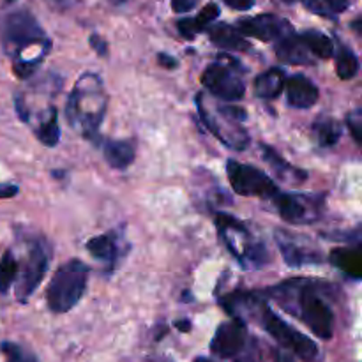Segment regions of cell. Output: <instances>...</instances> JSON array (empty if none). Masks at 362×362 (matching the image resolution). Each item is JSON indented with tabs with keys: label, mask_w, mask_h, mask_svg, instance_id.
Here are the masks:
<instances>
[{
	"label": "cell",
	"mask_w": 362,
	"mask_h": 362,
	"mask_svg": "<svg viewBox=\"0 0 362 362\" xmlns=\"http://www.w3.org/2000/svg\"><path fill=\"white\" fill-rule=\"evenodd\" d=\"M286 74L281 67H271L255 80V94L260 99H276L283 92Z\"/></svg>",
	"instance_id": "obj_18"
},
{
	"label": "cell",
	"mask_w": 362,
	"mask_h": 362,
	"mask_svg": "<svg viewBox=\"0 0 362 362\" xmlns=\"http://www.w3.org/2000/svg\"><path fill=\"white\" fill-rule=\"evenodd\" d=\"M90 269L81 260H67L52 276L46 290V304L49 311L60 315L73 310L83 297Z\"/></svg>",
	"instance_id": "obj_4"
},
{
	"label": "cell",
	"mask_w": 362,
	"mask_h": 362,
	"mask_svg": "<svg viewBox=\"0 0 362 362\" xmlns=\"http://www.w3.org/2000/svg\"><path fill=\"white\" fill-rule=\"evenodd\" d=\"M331 262L349 278H362V253L356 247H336L331 251Z\"/></svg>",
	"instance_id": "obj_19"
},
{
	"label": "cell",
	"mask_w": 362,
	"mask_h": 362,
	"mask_svg": "<svg viewBox=\"0 0 362 362\" xmlns=\"http://www.w3.org/2000/svg\"><path fill=\"white\" fill-rule=\"evenodd\" d=\"M247 341V329L246 322L233 318L232 322L221 324L216 331L214 338L211 341V350L214 356L221 359H232L239 356L244 350Z\"/></svg>",
	"instance_id": "obj_13"
},
{
	"label": "cell",
	"mask_w": 362,
	"mask_h": 362,
	"mask_svg": "<svg viewBox=\"0 0 362 362\" xmlns=\"http://www.w3.org/2000/svg\"><path fill=\"white\" fill-rule=\"evenodd\" d=\"M18 194V186H14V184H0V200L2 198H13Z\"/></svg>",
	"instance_id": "obj_36"
},
{
	"label": "cell",
	"mask_w": 362,
	"mask_h": 362,
	"mask_svg": "<svg viewBox=\"0 0 362 362\" xmlns=\"http://www.w3.org/2000/svg\"><path fill=\"white\" fill-rule=\"evenodd\" d=\"M197 6V0H172V9L175 13H187Z\"/></svg>",
	"instance_id": "obj_34"
},
{
	"label": "cell",
	"mask_w": 362,
	"mask_h": 362,
	"mask_svg": "<svg viewBox=\"0 0 362 362\" xmlns=\"http://www.w3.org/2000/svg\"><path fill=\"white\" fill-rule=\"evenodd\" d=\"M300 39L306 42L308 49L315 59H331L334 55V45L331 37L320 30H304L300 32Z\"/></svg>",
	"instance_id": "obj_23"
},
{
	"label": "cell",
	"mask_w": 362,
	"mask_h": 362,
	"mask_svg": "<svg viewBox=\"0 0 362 362\" xmlns=\"http://www.w3.org/2000/svg\"><path fill=\"white\" fill-rule=\"evenodd\" d=\"M230 64L232 66H228L226 60L219 57L218 62H212L211 66L205 67V71L202 73V83L207 88V92L223 101H239L246 94V85L233 67L239 62L232 59Z\"/></svg>",
	"instance_id": "obj_8"
},
{
	"label": "cell",
	"mask_w": 362,
	"mask_h": 362,
	"mask_svg": "<svg viewBox=\"0 0 362 362\" xmlns=\"http://www.w3.org/2000/svg\"><path fill=\"white\" fill-rule=\"evenodd\" d=\"M108 98L103 90L98 74L85 73L78 78L66 105V117L71 127L83 134L87 140H98L99 127L106 115Z\"/></svg>",
	"instance_id": "obj_2"
},
{
	"label": "cell",
	"mask_w": 362,
	"mask_h": 362,
	"mask_svg": "<svg viewBox=\"0 0 362 362\" xmlns=\"http://www.w3.org/2000/svg\"><path fill=\"white\" fill-rule=\"evenodd\" d=\"M271 200L278 209L279 218L285 219L286 223H293V225L313 221L320 214V198L318 197H304V194L279 191Z\"/></svg>",
	"instance_id": "obj_10"
},
{
	"label": "cell",
	"mask_w": 362,
	"mask_h": 362,
	"mask_svg": "<svg viewBox=\"0 0 362 362\" xmlns=\"http://www.w3.org/2000/svg\"><path fill=\"white\" fill-rule=\"evenodd\" d=\"M237 30L247 37L271 42L293 32V27L288 20L276 14H258V16L243 18L237 21Z\"/></svg>",
	"instance_id": "obj_11"
},
{
	"label": "cell",
	"mask_w": 362,
	"mask_h": 362,
	"mask_svg": "<svg viewBox=\"0 0 362 362\" xmlns=\"http://www.w3.org/2000/svg\"><path fill=\"white\" fill-rule=\"evenodd\" d=\"M274 357H276V362H293L292 356H288V354L281 352V350H279V352H276Z\"/></svg>",
	"instance_id": "obj_37"
},
{
	"label": "cell",
	"mask_w": 362,
	"mask_h": 362,
	"mask_svg": "<svg viewBox=\"0 0 362 362\" xmlns=\"http://www.w3.org/2000/svg\"><path fill=\"white\" fill-rule=\"evenodd\" d=\"M0 350H2V354L6 356V362H39L34 354L28 352L23 346L16 345V343L4 341L2 345H0Z\"/></svg>",
	"instance_id": "obj_27"
},
{
	"label": "cell",
	"mask_w": 362,
	"mask_h": 362,
	"mask_svg": "<svg viewBox=\"0 0 362 362\" xmlns=\"http://www.w3.org/2000/svg\"><path fill=\"white\" fill-rule=\"evenodd\" d=\"M49 265V250L41 239L32 240L28 246V255L25 258L23 271L16 285V299L20 303H27L41 281L45 279Z\"/></svg>",
	"instance_id": "obj_9"
},
{
	"label": "cell",
	"mask_w": 362,
	"mask_h": 362,
	"mask_svg": "<svg viewBox=\"0 0 362 362\" xmlns=\"http://www.w3.org/2000/svg\"><path fill=\"white\" fill-rule=\"evenodd\" d=\"M175 327L180 329V331H182V332H187L191 329V324L187 320H180V322H177Z\"/></svg>",
	"instance_id": "obj_38"
},
{
	"label": "cell",
	"mask_w": 362,
	"mask_h": 362,
	"mask_svg": "<svg viewBox=\"0 0 362 362\" xmlns=\"http://www.w3.org/2000/svg\"><path fill=\"white\" fill-rule=\"evenodd\" d=\"M262 148V158L265 159V161L269 163V165L272 166V168L278 172L279 177H292V180H304L308 179V173L303 172V170L296 168V166H292L290 163H286L285 159L281 158V156L278 154V152L274 151L272 147H269V145L262 144L260 145Z\"/></svg>",
	"instance_id": "obj_24"
},
{
	"label": "cell",
	"mask_w": 362,
	"mask_h": 362,
	"mask_svg": "<svg viewBox=\"0 0 362 362\" xmlns=\"http://www.w3.org/2000/svg\"><path fill=\"white\" fill-rule=\"evenodd\" d=\"M18 276V260L13 251H6L0 258V293H7Z\"/></svg>",
	"instance_id": "obj_26"
},
{
	"label": "cell",
	"mask_w": 362,
	"mask_h": 362,
	"mask_svg": "<svg viewBox=\"0 0 362 362\" xmlns=\"http://www.w3.org/2000/svg\"><path fill=\"white\" fill-rule=\"evenodd\" d=\"M226 175L232 189L240 197H262L271 200L274 194L279 193V187L267 173L235 159L226 161Z\"/></svg>",
	"instance_id": "obj_7"
},
{
	"label": "cell",
	"mask_w": 362,
	"mask_h": 362,
	"mask_svg": "<svg viewBox=\"0 0 362 362\" xmlns=\"http://www.w3.org/2000/svg\"><path fill=\"white\" fill-rule=\"evenodd\" d=\"M90 46L92 48L95 49V52H98V55L99 57H106L108 55V42L105 41V39L101 37V35H98V34H92L90 35Z\"/></svg>",
	"instance_id": "obj_31"
},
{
	"label": "cell",
	"mask_w": 362,
	"mask_h": 362,
	"mask_svg": "<svg viewBox=\"0 0 362 362\" xmlns=\"http://www.w3.org/2000/svg\"><path fill=\"white\" fill-rule=\"evenodd\" d=\"M325 283L308 278H293L269 290L283 310L296 315L322 339H331L334 331V313L324 299Z\"/></svg>",
	"instance_id": "obj_1"
},
{
	"label": "cell",
	"mask_w": 362,
	"mask_h": 362,
	"mask_svg": "<svg viewBox=\"0 0 362 362\" xmlns=\"http://www.w3.org/2000/svg\"><path fill=\"white\" fill-rule=\"evenodd\" d=\"M53 2H66V0H53Z\"/></svg>",
	"instance_id": "obj_40"
},
{
	"label": "cell",
	"mask_w": 362,
	"mask_h": 362,
	"mask_svg": "<svg viewBox=\"0 0 362 362\" xmlns=\"http://www.w3.org/2000/svg\"><path fill=\"white\" fill-rule=\"evenodd\" d=\"M207 28L211 42L218 48L226 49V52H247L251 48L250 42L244 39V35L233 25L218 23Z\"/></svg>",
	"instance_id": "obj_17"
},
{
	"label": "cell",
	"mask_w": 362,
	"mask_h": 362,
	"mask_svg": "<svg viewBox=\"0 0 362 362\" xmlns=\"http://www.w3.org/2000/svg\"><path fill=\"white\" fill-rule=\"evenodd\" d=\"M336 55V73L341 80H352L359 74L361 64L357 55L354 53L352 48L349 46H339L338 53Z\"/></svg>",
	"instance_id": "obj_25"
},
{
	"label": "cell",
	"mask_w": 362,
	"mask_h": 362,
	"mask_svg": "<svg viewBox=\"0 0 362 362\" xmlns=\"http://www.w3.org/2000/svg\"><path fill=\"white\" fill-rule=\"evenodd\" d=\"M274 49L276 57L283 64H292V66H311V64H315V57L308 49L306 42L296 32H290V34L278 39Z\"/></svg>",
	"instance_id": "obj_15"
},
{
	"label": "cell",
	"mask_w": 362,
	"mask_h": 362,
	"mask_svg": "<svg viewBox=\"0 0 362 362\" xmlns=\"http://www.w3.org/2000/svg\"><path fill=\"white\" fill-rule=\"evenodd\" d=\"M230 9L235 11H250L255 6V0H223Z\"/></svg>",
	"instance_id": "obj_32"
},
{
	"label": "cell",
	"mask_w": 362,
	"mask_h": 362,
	"mask_svg": "<svg viewBox=\"0 0 362 362\" xmlns=\"http://www.w3.org/2000/svg\"><path fill=\"white\" fill-rule=\"evenodd\" d=\"M197 108L204 126L232 151H244L250 145L251 138L243 127V122L247 119L244 108L233 105H216L209 106L205 94L197 95Z\"/></svg>",
	"instance_id": "obj_3"
},
{
	"label": "cell",
	"mask_w": 362,
	"mask_h": 362,
	"mask_svg": "<svg viewBox=\"0 0 362 362\" xmlns=\"http://www.w3.org/2000/svg\"><path fill=\"white\" fill-rule=\"evenodd\" d=\"M286 101L290 106L299 110H308L315 106L320 98V90L317 85L304 74H293L286 80Z\"/></svg>",
	"instance_id": "obj_14"
},
{
	"label": "cell",
	"mask_w": 362,
	"mask_h": 362,
	"mask_svg": "<svg viewBox=\"0 0 362 362\" xmlns=\"http://www.w3.org/2000/svg\"><path fill=\"white\" fill-rule=\"evenodd\" d=\"M346 122H349V129L352 131V136L354 140H356L357 145H361V140H362V112L359 108L354 110V112H350L349 115H346Z\"/></svg>",
	"instance_id": "obj_29"
},
{
	"label": "cell",
	"mask_w": 362,
	"mask_h": 362,
	"mask_svg": "<svg viewBox=\"0 0 362 362\" xmlns=\"http://www.w3.org/2000/svg\"><path fill=\"white\" fill-rule=\"evenodd\" d=\"M158 62H159V66L166 67V69H175V67L179 66V60H177L175 57L170 55V53H159Z\"/></svg>",
	"instance_id": "obj_35"
},
{
	"label": "cell",
	"mask_w": 362,
	"mask_h": 362,
	"mask_svg": "<svg viewBox=\"0 0 362 362\" xmlns=\"http://www.w3.org/2000/svg\"><path fill=\"white\" fill-rule=\"evenodd\" d=\"M2 41L13 60L21 59L30 48H52V41L46 37L39 21L28 11H14L7 14L2 23Z\"/></svg>",
	"instance_id": "obj_5"
},
{
	"label": "cell",
	"mask_w": 362,
	"mask_h": 362,
	"mask_svg": "<svg viewBox=\"0 0 362 362\" xmlns=\"http://www.w3.org/2000/svg\"><path fill=\"white\" fill-rule=\"evenodd\" d=\"M283 2H285V4H293V2H296V0H283Z\"/></svg>",
	"instance_id": "obj_39"
},
{
	"label": "cell",
	"mask_w": 362,
	"mask_h": 362,
	"mask_svg": "<svg viewBox=\"0 0 362 362\" xmlns=\"http://www.w3.org/2000/svg\"><path fill=\"white\" fill-rule=\"evenodd\" d=\"M324 4L332 11V13L339 14V13H343V11L349 9L350 0H324Z\"/></svg>",
	"instance_id": "obj_33"
},
{
	"label": "cell",
	"mask_w": 362,
	"mask_h": 362,
	"mask_svg": "<svg viewBox=\"0 0 362 362\" xmlns=\"http://www.w3.org/2000/svg\"><path fill=\"white\" fill-rule=\"evenodd\" d=\"M274 235L283 260L288 267H303V265L320 264L324 260L320 251L311 246L308 240L300 239V235H292L285 230H278Z\"/></svg>",
	"instance_id": "obj_12"
},
{
	"label": "cell",
	"mask_w": 362,
	"mask_h": 362,
	"mask_svg": "<svg viewBox=\"0 0 362 362\" xmlns=\"http://www.w3.org/2000/svg\"><path fill=\"white\" fill-rule=\"evenodd\" d=\"M313 136L320 147H334L341 138V126L336 119L331 117H320L313 124Z\"/></svg>",
	"instance_id": "obj_21"
},
{
	"label": "cell",
	"mask_w": 362,
	"mask_h": 362,
	"mask_svg": "<svg viewBox=\"0 0 362 362\" xmlns=\"http://www.w3.org/2000/svg\"><path fill=\"white\" fill-rule=\"evenodd\" d=\"M34 133L37 140L46 147H55L60 140V126H59V113L57 110L48 108L46 117L39 120L37 126L34 127Z\"/></svg>",
	"instance_id": "obj_22"
},
{
	"label": "cell",
	"mask_w": 362,
	"mask_h": 362,
	"mask_svg": "<svg viewBox=\"0 0 362 362\" xmlns=\"http://www.w3.org/2000/svg\"><path fill=\"white\" fill-rule=\"evenodd\" d=\"M218 18H219V7L216 6V4H207V6L198 13V16L193 18V21L198 27V30L204 32L205 28L211 27V23H214Z\"/></svg>",
	"instance_id": "obj_28"
},
{
	"label": "cell",
	"mask_w": 362,
	"mask_h": 362,
	"mask_svg": "<svg viewBox=\"0 0 362 362\" xmlns=\"http://www.w3.org/2000/svg\"><path fill=\"white\" fill-rule=\"evenodd\" d=\"M7 2H13V0H7Z\"/></svg>",
	"instance_id": "obj_41"
},
{
	"label": "cell",
	"mask_w": 362,
	"mask_h": 362,
	"mask_svg": "<svg viewBox=\"0 0 362 362\" xmlns=\"http://www.w3.org/2000/svg\"><path fill=\"white\" fill-rule=\"evenodd\" d=\"M251 320H257L258 324L269 332V336H271L274 341H278L283 349L293 352L303 361L313 362L318 357L317 343L311 338H308L306 334L297 331V329H293L292 325L286 324L283 318H279L278 315L267 306L265 299L262 300L260 306L257 308V311H255Z\"/></svg>",
	"instance_id": "obj_6"
},
{
	"label": "cell",
	"mask_w": 362,
	"mask_h": 362,
	"mask_svg": "<svg viewBox=\"0 0 362 362\" xmlns=\"http://www.w3.org/2000/svg\"><path fill=\"white\" fill-rule=\"evenodd\" d=\"M124 239L120 237V233L117 232H108L103 233L99 237H92L87 243V251L98 260L105 262V264L115 267L119 264V260L122 258V246Z\"/></svg>",
	"instance_id": "obj_16"
},
{
	"label": "cell",
	"mask_w": 362,
	"mask_h": 362,
	"mask_svg": "<svg viewBox=\"0 0 362 362\" xmlns=\"http://www.w3.org/2000/svg\"><path fill=\"white\" fill-rule=\"evenodd\" d=\"M303 4L306 9L311 11V13L320 14V16H325V18H334V13H332V11L329 9L322 0H303Z\"/></svg>",
	"instance_id": "obj_30"
},
{
	"label": "cell",
	"mask_w": 362,
	"mask_h": 362,
	"mask_svg": "<svg viewBox=\"0 0 362 362\" xmlns=\"http://www.w3.org/2000/svg\"><path fill=\"white\" fill-rule=\"evenodd\" d=\"M136 158V151L131 141L126 140H106L105 159L112 168L126 170Z\"/></svg>",
	"instance_id": "obj_20"
}]
</instances>
